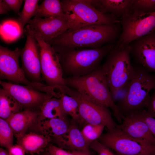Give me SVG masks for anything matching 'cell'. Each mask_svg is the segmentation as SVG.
Instances as JSON below:
<instances>
[{
	"instance_id": "22",
	"label": "cell",
	"mask_w": 155,
	"mask_h": 155,
	"mask_svg": "<svg viewBox=\"0 0 155 155\" xmlns=\"http://www.w3.org/2000/svg\"><path fill=\"white\" fill-rule=\"evenodd\" d=\"M40 110L37 121L55 118L66 119L67 115L63 109L60 98H50L43 104Z\"/></svg>"
},
{
	"instance_id": "27",
	"label": "cell",
	"mask_w": 155,
	"mask_h": 155,
	"mask_svg": "<svg viewBox=\"0 0 155 155\" xmlns=\"http://www.w3.org/2000/svg\"><path fill=\"white\" fill-rule=\"evenodd\" d=\"M13 131L7 121L0 118V145L8 149L13 145Z\"/></svg>"
},
{
	"instance_id": "4",
	"label": "cell",
	"mask_w": 155,
	"mask_h": 155,
	"mask_svg": "<svg viewBox=\"0 0 155 155\" xmlns=\"http://www.w3.org/2000/svg\"><path fill=\"white\" fill-rule=\"evenodd\" d=\"M130 55L129 45L115 46L101 66L111 94L129 82L133 77L135 70L131 63Z\"/></svg>"
},
{
	"instance_id": "25",
	"label": "cell",
	"mask_w": 155,
	"mask_h": 155,
	"mask_svg": "<svg viewBox=\"0 0 155 155\" xmlns=\"http://www.w3.org/2000/svg\"><path fill=\"white\" fill-rule=\"evenodd\" d=\"M60 93V98L62 107L65 114L70 116L75 122L81 123L79 113L78 105L77 100L66 94Z\"/></svg>"
},
{
	"instance_id": "34",
	"label": "cell",
	"mask_w": 155,
	"mask_h": 155,
	"mask_svg": "<svg viewBox=\"0 0 155 155\" xmlns=\"http://www.w3.org/2000/svg\"><path fill=\"white\" fill-rule=\"evenodd\" d=\"M47 152L51 155H74L71 152H68L62 148L53 144L48 146Z\"/></svg>"
},
{
	"instance_id": "26",
	"label": "cell",
	"mask_w": 155,
	"mask_h": 155,
	"mask_svg": "<svg viewBox=\"0 0 155 155\" xmlns=\"http://www.w3.org/2000/svg\"><path fill=\"white\" fill-rule=\"evenodd\" d=\"M38 0H25L22 11L20 12L18 20L23 29L33 16L35 17L38 5Z\"/></svg>"
},
{
	"instance_id": "17",
	"label": "cell",
	"mask_w": 155,
	"mask_h": 155,
	"mask_svg": "<svg viewBox=\"0 0 155 155\" xmlns=\"http://www.w3.org/2000/svg\"><path fill=\"white\" fill-rule=\"evenodd\" d=\"M100 11L113 15L120 19L129 16L133 13L132 5L135 0H89Z\"/></svg>"
},
{
	"instance_id": "7",
	"label": "cell",
	"mask_w": 155,
	"mask_h": 155,
	"mask_svg": "<svg viewBox=\"0 0 155 155\" xmlns=\"http://www.w3.org/2000/svg\"><path fill=\"white\" fill-rule=\"evenodd\" d=\"M98 140L117 155H155V146L133 138L116 127L102 134Z\"/></svg>"
},
{
	"instance_id": "2",
	"label": "cell",
	"mask_w": 155,
	"mask_h": 155,
	"mask_svg": "<svg viewBox=\"0 0 155 155\" xmlns=\"http://www.w3.org/2000/svg\"><path fill=\"white\" fill-rule=\"evenodd\" d=\"M115 45L108 44L96 49H69L52 46L58 56L63 76L78 77L89 74L98 68Z\"/></svg>"
},
{
	"instance_id": "32",
	"label": "cell",
	"mask_w": 155,
	"mask_h": 155,
	"mask_svg": "<svg viewBox=\"0 0 155 155\" xmlns=\"http://www.w3.org/2000/svg\"><path fill=\"white\" fill-rule=\"evenodd\" d=\"M130 82L111 94L115 103L116 102L117 104L120 103L125 99L128 92Z\"/></svg>"
},
{
	"instance_id": "10",
	"label": "cell",
	"mask_w": 155,
	"mask_h": 155,
	"mask_svg": "<svg viewBox=\"0 0 155 155\" xmlns=\"http://www.w3.org/2000/svg\"><path fill=\"white\" fill-rule=\"evenodd\" d=\"M120 20L121 32L115 47L128 45L134 40L155 31V12H133L129 16Z\"/></svg>"
},
{
	"instance_id": "1",
	"label": "cell",
	"mask_w": 155,
	"mask_h": 155,
	"mask_svg": "<svg viewBox=\"0 0 155 155\" xmlns=\"http://www.w3.org/2000/svg\"><path fill=\"white\" fill-rule=\"evenodd\" d=\"M121 32L120 22L88 25L68 30L53 40L51 45L69 49L98 48L116 43Z\"/></svg>"
},
{
	"instance_id": "16",
	"label": "cell",
	"mask_w": 155,
	"mask_h": 155,
	"mask_svg": "<svg viewBox=\"0 0 155 155\" xmlns=\"http://www.w3.org/2000/svg\"><path fill=\"white\" fill-rule=\"evenodd\" d=\"M121 123L116 127L130 136L155 146V137L145 122L135 112L124 115Z\"/></svg>"
},
{
	"instance_id": "35",
	"label": "cell",
	"mask_w": 155,
	"mask_h": 155,
	"mask_svg": "<svg viewBox=\"0 0 155 155\" xmlns=\"http://www.w3.org/2000/svg\"><path fill=\"white\" fill-rule=\"evenodd\" d=\"M146 108L148 113L155 118V88L153 94L150 96Z\"/></svg>"
},
{
	"instance_id": "20",
	"label": "cell",
	"mask_w": 155,
	"mask_h": 155,
	"mask_svg": "<svg viewBox=\"0 0 155 155\" xmlns=\"http://www.w3.org/2000/svg\"><path fill=\"white\" fill-rule=\"evenodd\" d=\"M16 139L17 144L23 148L26 153L31 155L43 152L52 140L50 136L34 132L25 133Z\"/></svg>"
},
{
	"instance_id": "37",
	"label": "cell",
	"mask_w": 155,
	"mask_h": 155,
	"mask_svg": "<svg viewBox=\"0 0 155 155\" xmlns=\"http://www.w3.org/2000/svg\"><path fill=\"white\" fill-rule=\"evenodd\" d=\"M9 12L6 6L3 2L2 0H0V14H7Z\"/></svg>"
},
{
	"instance_id": "8",
	"label": "cell",
	"mask_w": 155,
	"mask_h": 155,
	"mask_svg": "<svg viewBox=\"0 0 155 155\" xmlns=\"http://www.w3.org/2000/svg\"><path fill=\"white\" fill-rule=\"evenodd\" d=\"M59 92L72 96L77 100L81 123L102 124L108 131L116 127L117 125L113 119L107 107L84 97L75 90L66 86L62 87Z\"/></svg>"
},
{
	"instance_id": "39",
	"label": "cell",
	"mask_w": 155,
	"mask_h": 155,
	"mask_svg": "<svg viewBox=\"0 0 155 155\" xmlns=\"http://www.w3.org/2000/svg\"><path fill=\"white\" fill-rule=\"evenodd\" d=\"M0 155H9L8 151L2 148H0Z\"/></svg>"
},
{
	"instance_id": "5",
	"label": "cell",
	"mask_w": 155,
	"mask_h": 155,
	"mask_svg": "<svg viewBox=\"0 0 155 155\" xmlns=\"http://www.w3.org/2000/svg\"><path fill=\"white\" fill-rule=\"evenodd\" d=\"M134 67L135 73L127 95L123 101L116 104L123 115L146 108L150 92L155 88V75L139 65Z\"/></svg>"
},
{
	"instance_id": "14",
	"label": "cell",
	"mask_w": 155,
	"mask_h": 155,
	"mask_svg": "<svg viewBox=\"0 0 155 155\" xmlns=\"http://www.w3.org/2000/svg\"><path fill=\"white\" fill-rule=\"evenodd\" d=\"M28 24L34 32L50 45L53 40L68 30L72 28L73 26L71 18L34 17Z\"/></svg>"
},
{
	"instance_id": "21",
	"label": "cell",
	"mask_w": 155,
	"mask_h": 155,
	"mask_svg": "<svg viewBox=\"0 0 155 155\" xmlns=\"http://www.w3.org/2000/svg\"><path fill=\"white\" fill-rule=\"evenodd\" d=\"M58 146L72 150H89L90 145L86 141L81 131L74 124L69 126L67 133L64 136L55 139Z\"/></svg>"
},
{
	"instance_id": "31",
	"label": "cell",
	"mask_w": 155,
	"mask_h": 155,
	"mask_svg": "<svg viewBox=\"0 0 155 155\" xmlns=\"http://www.w3.org/2000/svg\"><path fill=\"white\" fill-rule=\"evenodd\" d=\"M90 148L95 151L98 155H116L110 148L98 140L94 141L90 144Z\"/></svg>"
},
{
	"instance_id": "19",
	"label": "cell",
	"mask_w": 155,
	"mask_h": 155,
	"mask_svg": "<svg viewBox=\"0 0 155 155\" xmlns=\"http://www.w3.org/2000/svg\"><path fill=\"white\" fill-rule=\"evenodd\" d=\"M69 127L66 119L55 118L37 121L31 127L36 133L56 139L65 135Z\"/></svg>"
},
{
	"instance_id": "29",
	"label": "cell",
	"mask_w": 155,
	"mask_h": 155,
	"mask_svg": "<svg viewBox=\"0 0 155 155\" xmlns=\"http://www.w3.org/2000/svg\"><path fill=\"white\" fill-rule=\"evenodd\" d=\"M132 12L148 13L155 12V0H135L132 7Z\"/></svg>"
},
{
	"instance_id": "13",
	"label": "cell",
	"mask_w": 155,
	"mask_h": 155,
	"mask_svg": "<svg viewBox=\"0 0 155 155\" xmlns=\"http://www.w3.org/2000/svg\"><path fill=\"white\" fill-rule=\"evenodd\" d=\"M2 88L8 92L23 109L40 110L43 104L54 96L27 85L0 81Z\"/></svg>"
},
{
	"instance_id": "30",
	"label": "cell",
	"mask_w": 155,
	"mask_h": 155,
	"mask_svg": "<svg viewBox=\"0 0 155 155\" xmlns=\"http://www.w3.org/2000/svg\"><path fill=\"white\" fill-rule=\"evenodd\" d=\"M135 112L145 122L155 137V118L150 115L146 110L143 109Z\"/></svg>"
},
{
	"instance_id": "18",
	"label": "cell",
	"mask_w": 155,
	"mask_h": 155,
	"mask_svg": "<svg viewBox=\"0 0 155 155\" xmlns=\"http://www.w3.org/2000/svg\"><path fill=\"white\" fill-rule=\"evenodd\" d=\"M40 110L24 109L12 115L6 120L16 138L25 133L36 122Z\"/></svg>"
},
{
	"instance_id": "9",
	"label": "cell",
	"mask_w": 155,
	"mask_h": 155,
	"mask_svg": "<svg viewBox=\"0 0 155 155\" xmlns=\"http://www.w3.org/2000/svg\"><path fill=\"white\" fill-rule=\"evenodd\" d=\"M20 49L18 48L11 50L0 45V78L12 83L30 86L40 91L49 93L51 88L42 83H33L26 77L19 64Z\"/></svg>"
},
{
	"instance_id": "12",
	"label": "cell",
	"mask_w": 155,
	"mask_h": 155,
	"mask_svg": "<svg viewBox=\"0 0 155 155\" xmlns=\"http://www.w3.org/2000/svg\"><path fill=\"white\" fill-rule=\"evenodd\" d=\"M25 31L26 39L20 52L22 68L29 81L33 83H42L40 47L28 24Z\"/></svg>"
},
{
	"instance_id": "40",
	"label": "cell",
	"mask_w": 155,
	"mask_h": 155,
	"mask_svg": "<svg viewBox=\"0 0 155 155\" xmlns=\"http://www.w3.org/2000/svg\"><path fill=\"white\" fill-rule=\"evenodd\" d=\"M45 155H51L47 152V153H46Z\"/></svg>"
},
{
	"instance_id": "38",
	"label": "cell",
	"mask_w": 155,
	"mask_h": 155,
	"mask_svg": "<svg viewBox=\"0 0 155 155\" xmlns=\"http://www.w3.org/2000/svg\"><path fill=\"white\" fill-rule=\"evenodd\" d=\"M71 152L74 155H91L89 150L86 151L72 150Z\"/></svg>"
},
{
	"instance_id": "15",
	"label": "cell",
	"mask_w": 155,
	"mask_h": 155,
	"mask_svg": "<svg viewBox=\"0 0 155 155\" xmlns=\"http://www.w3.org/2000/svg\"><path fill=\"white\" fill-rule=\"evenodd\" d=\"M129 46L131 55L139 65L155 72V31L134 40Z\"/></svg>"
},
{
	"instance_id": "33",
	"label": "cell",
	"mask_w": 155,
	"mask_h": 155,
	"mask_svg": "<svg viewBox=\"0 0 155 155\" xmlns=\"http://www.w3.org/2000/svg\"><path fill=\"white\" fill-rule=\"evenodd\" d=\"M23 1L22 0H3V2L9 11L11 10L19 14Z\"/></svg>"
},
{
	"instance_id": "23",
	"label": "cell",
	"mask_w": 155,
	"mask_h": 155,
	"mask_svg": "<svg viewBox=\"0 0 155 155\" xmlns=\"http://www.w3.org/2000/svg\"><path fill=\"white\" fill-rule=\"evenodd\" d=\"M35 17L47 18L58 17L69 18L71 16L63 11L59 0H44L38 5Z\"/></svg>"
},
{
	"instance_id": "6",
	"label": "cell",
	"mask_w": 155,
	"mask_h": 155,
	"mask_svg": "<svg viewBox=\"0 0 155 155\" xmlns=\"http://www.w3.org/2000/svg\"><path fill=\"white\" fill-rule=\"evenodd\" d=\"M63 11L71 15L74 29L94 24L112 25L120 22L113 15L103 13L96 8L89 0H62Z\"/></svg>"
},
{
	"instance_id": "28",
	"label": "cell",
	"mask_w": 155,
	"mask_h": 155,
	"mask_svg": "<svg viewBox=\"0 0 155 155\" xmlns=\"http://www.w3.org/2000/svg\"><path fill=\"white\" fill-rule=\"evenodd\" d=\"M105 127L102 124H86L81 131L86 141L90 145L92 142L100 137Z\"/></svg>"
},
{
	"instance_id": "11",
	"label": "cell",
	"mask_w": 155,
	"mask_h": 155,
	"mask_svg": "<svg viewBox=\"0 0 155 155\" xmlns=\"http://www.w3.org/2000/svg\"><path fill=\"white\" fill-rule=\"evenodd\" d=\"M32 31L40 47L42 81L48 86L58 90L66 85L57 53L51 45Z\"/></svg>"
},
{
	"instance_id": "36",
	"label": "cell",
	"mask_w": 155,
	"mask_h": 155,
	"mask_svg": "<svg viewBox=\"0 0 155 155\" xmlns=\"http://www.w3.org/2000/svg\"><path fill=\"white\" fill-rule=\"evenodd\" d=\"M7 150L9 155H25L26 153L23 148L18 144L13 145Z\"/></svg>"
},
{
	"instance_id": "24",
	"label": "cell",
	"mask_w": 155,
	"mask_h": 155,
	"mask_svg": "<svg viewBox=\"0 0 155 155\" xmlns=\"http://www.w3.org/2000/svg\"><path fill=\"white\" fill-rule=\"evenodd\" d=\"M23 109L7 91L0 89V117L7 120L12 115Z\"/></svg>"
},
{
	"instance_id": "3",
	"label": "cell",
	"mask_w": 155,
	"mask_h": 155,
	"mask_svg": "<svg viewBox=\"0 0 155 155\" xmlns=\"http://www.w3.org/2000/svg\"><path fill=\"white\" fill-rule=\"evenodd\" d=\"M65 78L66 86L75 90L84 97L110 108L117 121L121 123L124 115L113 100L101 66L85 75Z\"/></svg>"
}]
</instances>
